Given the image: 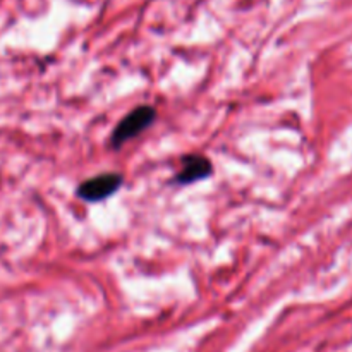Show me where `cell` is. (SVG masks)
Instances as JSON below:
<instances>
[{
  "instance_id": "obj_1",
  "label": "cell",
  "mask_w": 352,
  "mask_h": 352,
  "mask_svg": "<svg viewBox=\"0 0 352 352\" xmlns=\"http://www.w3.org/2000/svg\"><path fill=\"white\" fill-rule=\"evenodd\" d=\"M157 117V112H155L153 107L150 105H141L138 109L131 110L122 120L116 126L112 133V143L113 148H119L122 146L124 143H127L129 140L136 138L138 134L143 133L146 127L151 126V122L155 120Z\"/></svg>"
},
{
  "instance_id": "obj_2",
  "label": "cell",
  "mask_w": 352,
  "mask_h": 352,
  "mask_svg": "<svg viewBox=\"0 0 352 352\" xmlns=\"http://www.w3.org/2000/svg\"><path fill=\"white\" fill-rule=\"evenodd\" d=\"M120 184H122V175L117 172H105L81 182L78 188V196L86 203H98L110 198L120 188Z\"/></svg>"
},
{
  "instance_id": "obj_3",
  "label": "cell",
  "mask_w": 352,
  "mask_h": 352,
  "mask_svg": "<svg viewBox=\"0 0 352 352\" xmlns=\"http://www.w3.org/2000/svg\"><path fill=\"white\" fill-rule=\"evenodd\" d=\"M210 174H212V164H210L208 158L203 157V155H188L182 160V167L179 174L175 175V179L181 184H192V182L203 181Z\"/></svg>"
}]
</instances>
